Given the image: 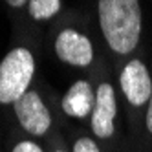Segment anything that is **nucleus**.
I'll return each instance as SVG.
<instances>
[{
  "mask_svg": "<svg viewBox=\"0 0 152 152\" xmlns=\"http://www.w3.org/2000/svg\"><path fill=\"white\" fill-rule=\"evenodd\" d=\"M99 22L114 51L130 53L141 33V9L137 0H99Z\"/></svg>",
  "mask_w": 152,
  "mask_h": 152,
  "instance_id": "1",
  "label": "nucleus"
},
{
  "mask_svg": "<svg viewBox=\"0 0 152 152\" xmlns=\"http://www.w3.org/2000/svg\"><path fill=\"white\" fill-rule=\"evenodd\" d=\"M35 72L33 55L26 48H15L0 62V103H15L28 92Z\"/></svg>",
  "mask_w": 152,
  "mask_h": 152,
  "instance_id": "2",
  "label": "nucleus"
},
{
  "mask_svg": "<svg viewBox=\"0 0 152 152\" xmlns=\"http://www.w3.org/2000/svg\"><path fill=\"white\" fill-rule=\"evenodd\" d=\"M15 104V114L18 117V123L22 125L24 130H28L29 134L42 136L51 125V115L48 112L46 104L42 103L37 92L28 90Z\"/></svg>",
  "mask_w": 152,
  "mask_h": 152,
  "instance_id": "3",
  "label": "nucleus"
},
{
  "mask_svg": "<svg viewBox=\"0 0 152 152\" xmlns=\"http://www.w3.org/2000/svg\"><path fill=\"white\" fill-rule=\"evenodd\" d=\"M121 90L134 106L145 104L152 95L150 75L141 61H130L121 73Z\"/></svg>",
  "mask_w": 152,
  "mask_h": 152,
  "instance_id": "4",
  "label": "nucleus"
},
{
  "mask_svg": "<svg viewBox=\"0 0 152 152\" xmlns=\"http://www.w3.org/2000/svg\"><path fill=\"white\" fill-rule=\"evenodd\" d=\"M117 112L114 88L110 84H101L95 92V104L92 110V130L97 137L106 139L114 134V117Z\"/></svg>",
  "mask_w": 152,
  "mask_h": 152,
  "instance_id": "5",
  "label": "nucleus"
},
{
  "mask_svg": "<svg viewBox=\"0 0 152 152\" xmlns=\"http://www.w3.org/2000/svg\"><path fill=\"white\" fill-rule=\"evenodd\" d=\"M55 51L61 61L73 64V66H88L94 57L90 40L75 29L61 31L55 42Z\"/></svg>",
  "mask_w": 152,
  "mask_h": 152,
  "instance_id": "6",
  "label": "nucleus"
},
{
  "mask_svg": "<svg viewBox=\"0 0 152 152\" xmlns=\"http://www.w3.org/2000/svg\"><path fill=\"white\" fill-rule=\"evenodd\" d=\"M95 95L88 81H77L62 97V110L72 117H86L92 114Z\"/></svg>",
  "mask_w": 152,
  "mask_h": 152,
  "instance_id": "7",
  "label": "nucleus"
},
{
  "mask_svg": "<svg viewBox=\"0 0 152 152\" xmlns=\"http://www.w3.org/2000/svg\"><path fill=\"white\" fill-rule=\"evenodd\" d=\"M61 7V0H29V15L35 20L53 17Z\"/></svg>",
  "mask_w": 152,
  "mask_h": 152,
  "instance_id": "8",
  "label": "nucleus"
},
{
  "mask_svg": "<svg viewBox=\"0 0 152 152\" xmlns=\"http://www.w3.org/2000/svg\"><path fill=\"white\" fill-rule=\"evenodd\" d=\"M73 152H99V147L95 145V141L90 137H81L77 139V143L73 145Z\"/></svg>",
  "mask_w": 152,
  "mask_h": 152,
  "instance_id": "9",
  "label": "nucleus"
},
{
  "mask_svg": "<svg viewBox=\"0 0 152 152\" xmlns=\"http://www.w3.org/2000/svg\"><path fill=\"white\" fill-rule=\"evenodd\" d=\"M13 152H42V148L35 143H31V141H22L13 148Z\"/></svg>",
  "mask_w": 152,
  "mask_h": 152,
  "instance_id": "10",
  "label": "nucleus"
},
{
  "mask_svg": "<svg viewBox=\"0 0 152 152\" xmlns=\"http://www.w3.org/2000/svg\"><path fill=\"white\" fill-rule=\"evenodd\" d=\"M147 128H148V132L152 134V95H150V99H148V110H147Z\"/></svg>",
  "mask_w": 152,
  "mask_h": 152,
  "instance_id": "11",
  "label": "nucleus"
},
{
  "mask_svg": "<svg viewBox=\"0 0 152 152\" xmlns=\"http://www.w3.org/2000/svg\"><path fill=\"white\" fill-rule=\"evenodd\" d=\"M6 2H7L9 6H13V7H20V6L26 4V0H6Z\"/></svg>",
  "mask_w": 152,
  "mask_h": 152,
  "instance_id": "12",
  "label": "nucleus"
},
{
  "mask_svg": "<svg viewBox=\"0 0 152 152\" xmlns=\"http://www.w3.org/2000/svg\"><path fill=\"white\" fill-rule=\"evenodd\" d=\"M55 152H62V150H55Z\"/></svg>",
  "mask_w": 152,
  "mask_h": 152,
  "instance_id": "13",
  "label": "nucleus"
}]
</instances>
